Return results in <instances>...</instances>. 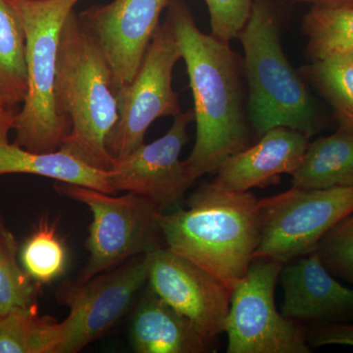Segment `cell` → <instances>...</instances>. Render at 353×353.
<instances>
[{"mask_svg":"<svg viewBox=\"0 0 353 353\" xmlns=\"http://www.w3.org/2000/svg\"><path fill=\"white\" fill-rule=\"evenodd\" d=\"M299 3L309 4L311 6L348 7L353 8V0H296Z\"/></svg>","mask_w":353,"mask_h":353,"instance_id":"obj_28","label":"cell"},{"mask_svg":"<svg viewBox=\"0 0 353 353\" xmlns=\"http://www.w3.org/2000/svg\"><path fill=\"white\" fill-rule=\"evenodd\" d=\"M283 264L254 259L232 290L228 353H308L307 329L279 312L275 290Z\"/></svg>","mask_w":353,"mask_h":353,"instance_id":"obj_8","label":"cell"},{"mask_svg":"<svg viewBox=\"0 0 353 353\" xmlns=\"http://www.w3.org/2000/svg\"><path fill=\"white\" fill-rule=\"evenodd\" d=\"M15 238L0 223V315L37 307L36 289L17 259Z\"/></svg>","mask_w":353,"mask_h":353,"instance_id":"obj_24","label":"cell"},{"mask_svg":"<svg viewBox=\"0 0 353 353\" xmlns=\"http://www.w3.org/2000/svg\"><path fill=\"white\" fill-rule=\"evenodd\" d=\"M20 262L37 284H50L63 275L66 248L57 234V225L44 217L21 248Z\"/></svg>","mask_w":353,"mask_h":353,"instance_id":"obj_23","label":"cell"},{"mask_svg":"<svg viewBox=\"0 0 353 353\" xmlns=\"http://www.w3.org/2000/svg\"><path fill=\"white\" fill-rule=\"evenodd\" d=\"M1 222H2L1 217H0V223H1Z\"/></svg>","mask_w":353,"mask_h":353,"instance_id":"obj_30","label":"cell"},{"mask_svg":"<svg viewBox=\"0 0 353 353\" xmlns=\"http://www.w3.org/2000/svg\"><path fill=\"white\" fill-rule=\"evenodd\" d=\"M307 134L278 127L260 137L256 145L228 157L215 172L214 180L227 189L250 192L275 183L283 174L292 175L309 145Z\"/></svg>","mask_w":353,"mask_h":353,"instance_id":"obj_15","label":"cell"},{"mask_svg":"<svg viewBox=\"0 0 353 353\" xmlns=\"http://www.w3.org/2000/svg\"><path fill=\"white\" fill-rule=\"evenodd\" d=\"M301 31L310 61L334 55L353 57V8L311 6L304 14Z\"/></svg>","mask_w":353,"mask_h":353,"instance_id":"obj_20","label":"cell"},{"mask_svg":"<svg viewBox=\"0 0 353 353\" xmlns=\"http://www.w3.org/2000/svg\"><path fill=\"white\" fill-rule=\"evenodd\" d=\"M259 205L261 234L254 259L285 264L314 252L325 234L353 212V187L292 188Z\"/></svg>","mask_w":353,"mask_h":353,"instance_id":"obj_7","label":"cell"},{"mask_svg":"<svg viewBox=\"0 0 353 353\" xmlns=\"http://www.w3.org/2000/svg\"><path fill=\"white\" fill-rule=\"evenodd\" d=\"M148 288L208 338L225 333L232 292L189 259L160 246L148 253Z\"/></svg>","mask_w":353,"mask_h":353,"instance_id":"obj_13","label":"cell"},{"mask_svg":"<svg viewBox=\"0 0 353 353\" xmlns=\"http://www.w3.org/2000/svg\"><path fill=\"white\" fill-rule=\"evenodd\" d=\"M166 10L165 20L175 34L194 99L196 143L183 161L196 182L250 146L243 66L230 43L201 31L183 0H171Z\"/></svg>","mask_w":353,"mask_h":353,"instance_id":"obj_1","label":"cell"},{"mask_svg":"<svg viewBox=\"0 0 353 353\" xmlns=\"http://www.w3.org/2000/svg\"><path fill=\"white\" fill-rule=\"evenodd\" d=\"M315 252L334 276L353 285V212L325 234Z\"/></svg>","mask_w":353,"mask_h":353,"instance_id":"obj_25","label":"cell"},{"mask_svg":"<svg viewBox=\"0 0 353 353\" xmlns=\"http://www.w3.org/2000/svg\"><path fill=\"white\" fill-rule=\"evenodd\" d=\"M148 277V254H143L85 282L63 281L55 296L69 314L61 322L57 353L80 352L108 333L131 307Z\"/></svg>","mask_w":353,"mask_h":353,"instance_id":"obj_10","label":"cell"},{"mask_svg":"<svg viewBox=\"0 0 353 353\" xmlns=\"http://www.w3.org/2000/svg\"><path fill=\"white\" fill-rule=\"evenodd\" d=\"M299 74L329 102L339 129L353 134V57L334 55L315 60Z\"/></svg>","mask_w":353,"mask_h":353,"instance_id":"obj_22","label":"cell"},{"mask_svg":"<svg viewBox=\"0 0 353 353\" xmlns=\"http://www.w3.org/2000/svg\"><path fill=\"white\" fill-rule=\"evenodd\" d=\"M55 190L87 205L92 215L88 229V263L76 280L85 282L139 255L160 248L163 211L132 192L121 196L83 185L57 182Z\"/></svg>","mask_w":353,"mask_h":353,"instance_id":"obj_6","label":"cell"},{"mask_svg":"<svg viewBox=\"0 0 353 353\" xmlns=\"http://www.w3.org/2000/svg\"><path fill=\"white\" fill-rule=\"evenodd\" d=\"M307 341L310 347L331 345L353 347V325L347 322L312 325L307 330Z\"/></svg>","mask_w":353,"mask_h":353,"instance_id":"obj_27","label":"cell"},{"mask_svg":"<svg viewBox=\"0 0 353 353\" xmlns=\"http://www.w3.org/2000/svg\"><path fill=\"white\" fill-rule=\"evenodd\" d=\"M182 59L175 34L166 20L158 26L143 63L131 83L117 88L119 118L108 139L111 157H124L145 143L154 121L183 112L173 88V72Z\"/></svg>","mask_w":353,"mask_h":353,"instance_id":"obj_9","label":"cell"},{"mask_svg":"<svg viewBox=\"0 0 353 353\" xmlns=\"http://www.w3.org/2000/svg\"><path fill=\"white\" fill-rule=\"evenodd\" d=\"M6 109H11V108H3V106L0 105V113H1L2 111L6 110Z\"/></svg>","mask_w":353,"mask_h":353,"instance_id":"obj_29","label":"cell"},{"mask_svg":"<svg viewBox=\"0 0 353 353\" xmlns=\"http://www.w3.org/2000/svg\"><path fill=\"white\" fill-rule=\"evenodd\" d=\"M210 17L211 34L221 41L238 39L250 18L253 0H204Z\"/></svg>","mask_w":353,"mask_h":353,"instance_id":"obj_26","label":"cell"},{"mask_svg":"<svg viewBox=\"0 0 353 353\" xmlns=\"http://www.w3.org/2000/svg\"><path fill=\"white\" fill-rule=\"evenodd\" d=\"M238 39L248 87V120L255 134L261 137L278 127L308 137L319 131L321 114L305 81L285 55L278 16L269 0H253Z\"/></svg>","mask_w":353,"mask_h":353,"instance_id":"obj_4","label":"cell"},{"mask_svg":"<svg viewBox=\"0 0 353 353\" xmlns=\"http://www.w3.org/2000/svg\"><path fill=\"white\" fill-rule=\"evenodd\" d=\"M259 199L213 180L190 194L187 209L160 218L164 245L233 290L245 277L259 245Z\"/></svg>","mask_w":353,"mask_h":353,"instance_id":"obj_2","label":"cell"},{"mask_svg":"<svg viewBox=\"0 0 353 353\" xmlns=\"http://www.w3.org/2000/svg\"><path fill=\"white\" fill-rule=\"evenodd\" d=\"M279 278L281 313L288 319L312 325L353 320V288L336 281L315 250L283 264Z\"/></svg>","mask_w":353,"mask_h":353,"instance_id":"obj_14","label":"cell"},{"mask_svg":"<svg viewBox=\"0 0 353 353\" xmlns=\"http://www.w3.org/2000/svg\"><path fill=\"white\" fill-rule=\"evenodd\" d=\"M194 119L192 109L179 114L161 138L145 143L124 157L114 158L109 181L116 194H138L163 212L178 208L194 183L185 161L180 159L183 146L189 141L188 128Z\"/></svg>","mask_w":353,"mask_h":353,"instance_id":"obj_11","label":"cell"},{"mask_svg":"<svg viewBox=\"0 0 353 353\" xmlns=\"http://www.w3.org/2000/svg\"><path fill=\"white\" fill-rule=\"evenodd\" d=\"M292 176V188L296 189L353 187V134L339 129L309 143Z\"/></svg>","mask_w":353,"mask_h":353,"instance_id":"obj_18","label":"cell"},{"mask_svg":"<svg viewBox=\"0 0 353 353\" xmlns=\"http://www.w3.org/2000/svg\"><path fill=\"white\" fill-rule=\"evenodd\" d=\"M129 336L132 350L137 353L214 352V340L206 336L150 288L134 308Z\"/></svg>","mask_w":353,"mask_h":353,"instance_id":"obj_16","label":"cell"},{"mask_svg":"<svg viewBox=\"0 0 353 353\" xmlns=\"http://www.w3.org/2000/svg\"><path fill=\"white\" fill-rule=\"evenodd\" d=\"M16 113L15 109H6L0 113V176L29 174L116 194L109 181V170L94 168L61 150L39 153L11 143L8 134Z\"/></svg>","mask_w":353,"mask_h":353,"instance_id":"obj_17","label":"cell"},{"mask_svg":"<svg viewBox=\"0 0 353 353\" xmlns=\"http://www.w3.org/2000/svg\"><path fill=\"white\" fill-rule=\"evenodd\" d=\"M171 0H113L78 14L112 71L116 90L132 82Z\"/></svg>","mask_w":353,"mask_h":353,"instance_id":"obj_12","label":"cell"},{"mask_svg":"<svg viewBox=\"0 0 353 353\" xmlns=\"http://www.w3.org/2000/svg\"><path fill=\"white\" fill-rule=\"evenodd\" d=\"M26 39L28 90L14 117L16 143L39 153L57 152L71 130L57 97V57L65 21L81 0H7Z\"/></svg>","mask_w":353,"mask_h":353,"instance_id":"obj_5","label":"cell"},{"mask_svg":"<svg viewBox=\"0 0 353 353\" xmlns=\"http://www.w3.org/2000/svg\"><path fill=\"white\" fill-rule=\"evenodd\" d=\"M57 97L71 130L59 150L99 170L113 157L108 139L119 118L112 71L73 11L62 28L57 57Z\"/></svg>","mask_w":353,"mask_h":353,"instance_id":"obj_3","label":"cell"},{"mask_svg":"<svg viewBox=\"0 0 353 353\" xmlns=\"http://www.w3.org/2000/svg\"><path fill=\"white\" fill-rule=\"evenodd\" d=\"M27 90L24 30L9 2L0 0V105L15 109Z\"/></svg>","mask_w":353,"mask_h":353,"instance_id":"obj_19","label":"cell"},{"mask_svg":"<svg viewBox=\"0 0 353 353\" xmlns=\"http://www.w3.org/2000/svg\"><path fill=\"white\" fill-rule=\"evenodd\" d=\"M62 325L37 307L0 315V353H57Z\"/></svg>","mask_w":353,"mask_h":353,"instance_id":"obj_21","label":"cell"}]
</instances>
